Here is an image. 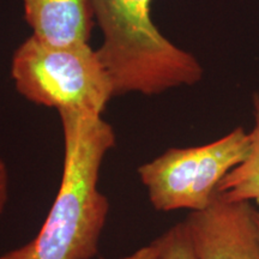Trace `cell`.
<instances>
[{"mask_svg": "<svg viewBox=\"0 0 259 259\" xmlns=\"http://www.w3.org/2000/svg\"><path fill=\"white\" fill-rule=\"evenodd\" d=\"M58 112L64 168L56 200L38 234L0 259H92L99 251L109 202L97 184L103 158L115 144V134L99 113Z\"/></svg>", "mask_w": 259, "mask_h": 259, "instance_id": "obj_1", "label": "cell"}, {"mask_svg": "<svg viewBox=\"0 0 259 259\" xmlns=\"http://www.w3.org/2000/svg\"><path fill=\"white\" fill-rule=\"evenodd\" d=\"M153 0H93L103 42L97 56L111 79L114 96L157 95L203 77L193 54L164 37L150 16Z\"/></svg>", "mask_w": 259, "mask_h": 259, "instance_id": "obj_2", "label": "cell"}, {"mask_svg": "<svg viewBox=\"0 0 259 259\" xmlns=\"http://www.w3.org/2000/svg\"><path fill=\"white\" fill-rule=\"evenodd\" d=\"M11 77L22 96L58 111L84 109L102 114L114 97L111 79L88 44L59 46L32 35L16 50Z\"/></svg>", "mask_w": 259, "mask_h": 259, "instance_id": "obj_3", "label": "cell"}, {"mask_svg": "<svg viewBox=\"0 0 259 259\" xmlns=\"http://www.w3.org/2000/svg\"><path fill=\"white\" fill-rule=\"evenodd\" d=\"M250 137L238 126L211 143L170 148L138 168L151 205L157 211H203L219 194L227 174L247 157Z\"/></svg>", "mask_w": 259, "mask_h": 259, "instance_id": "obj_4", "label": "cell"}, {"mask_svg": "<svg viewBox=\"0 0 259 259\" xmlns=\"http://www.w3.org/2000/svg\"><path fill=\"white\" fill-rule=\"evenodd\" d=\"M198 259H259L257 210L218 194L208 209L185 220Z\"/></svg>", "mask_w": 259, "mask_h": 259, "instance_id": "obj_5", "label": "cell"}, {"mask_svg": "<svg viewBox=\"0 0 259 259\" xmlns=\"http://www.w3.org/2000/svg\"><path fill=\"white\" fill-rule=\"evenodd\" d=\"M34 36L52 45L88 44L94 25L93 0H22Z\"/></svg>", "mask_w": 259, "mask_h": 259, "instance_id": "obj_6", "label": "cell"}, {"mask_svg": "<svg viewBox=\"0 0 259 259\" xmlns=\"http://www.w3.org/2000/svg\"><path fill=\"white\" fill-rule=\"evenodd\" d=\"M253 127L248 132L250 151L239 166L227 174L219 186V194L227 202H259V94L252 96Z\"/></svg>", "mask_w": 259, "mask_h": 259, "instance_id": "obj_7", "label": "cell"}, {"mask_svg": "<svg viewBox=\"0 0 259 259\" xmlns=\"http://www.w3.org/2000/svg\"><path fill=\"white\" fill-rule=\"evenodd\" d=\"M148 248L150 259H198L185 221L168 229Z\"/></svg>", "mask_w": 259, "mask_h": 259, "instance_id": "obj_8", "label": "cell"}, {"mask_svg": "<svg viewBox=\"0 0 259 259\" xmlns=\"http://www.w3.org/2000/svg\"><path fill=\"white\" fill-rule=\"evenodd\" d=\"M9 202V171L5 162L0 158V216Z\"/></svg>", "mask_w": 259, "mask_h": 259, "instance_id": "obj_9", "label": "cell"}, {"mask_svg": "<svg viewBox=\"0 0 259 259\" xmlns=\"http://www.w3.org/2000/svg\"><path fill=\"white\" fill-rule=\"evenodd\" d=\"M257 226H258V231H259V211H257Z\"/></svg>", "mask_w": 259, "mask_h": 259, "instance_id": "obj_10", "label": "cell"}]
</instances>
